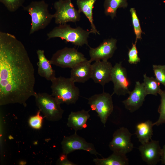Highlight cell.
<instances>
[{
    "label": "cell",
    "instance_id": "12",
    "mask_svg": "<svg viewBox=\"0 0 165 165\" xmlns=\"http://www.w3.org/2000/svg\"><path fill=\"white\" fill-rule=\"evenodd\" d=\"M117 40L113 38L105 39L95 48L90 47V61H108L111 58L117 49Z\"/></svg>",
    "mask_w": 165,
    "mask_h": 165
},
{
    "label": "cell",
    "instance_id": "28",
    "mask_svg": "<svg viewBox=\"0 0 165 165\" xmlns=\"http://www.w3.org/2000/svg\"><path fill=\"white\" fill-rule=\"evenodd\" d=\"M152 67L155 78L165 86V65H153Z\"/></svg>",
    "mask_w": 165,
    "mask_h": 165
},
{
    "label": "cell",
    "instance_id": "11",
    "mask_svg": "<svg viewBox=\"0 0 165 165\" xmlns=\"http://www.w3.org/2000/svg\"><path fill=\"white\" fill-rule=\"evenodd\" d=\"M111 81L114 86L112 96L114 94L118 96L129 94L130 82L128 78L127 70L122 66L121 62L116 63L113 67Z\"/></svg>",
    "mask_w": 165,
    "mask_h": 165
},
{
    "label": "cell",
    "instance_id": "31",
    "mask_svg": "<svg viewBox=\"0 0 165 165\" xmlns=\"http://www.w3.org/2000/svg\"><path fill=\"white\" fill-rule=\"evenodd\" d=\"M160 161H161L162 164L165 165V145H164L162 148Z\"/></svg>",
    "mask_w": 165,
    "mask_h": 165
},
{
    "label": "cell",
    "instance_id": "1",
    "mask_svg": "<svg viewBox=\"0 0 165 165\" xmlns=\"http://www.w3.org/2000/svg\"><path fill=\"white\" fill-rule=\"evenodd\" d=\"M34 68L22 43L9 33L0 32V105L27 101L36 93Z\"/></svg>",
    "mask_w": 165,
    "mask_h": 165
},
{
    "label": "cell",
    "instance_id": "26",
    "mask_svg": "<svg viewBox=\"0 0 165 165\" xmlns=\"http://www.w3.org/2000/svg\"><path fill=\"white\" fill-rule=\"evenodd\" d=\"M25 0H0V2L10 12L16 11L20 7L23 6Z\"/></svg>",
    "mask_w": 165,
    "mask_h": 165
},
{
    "label": "cell",
    "instance_id": "4",
    "mask_svg": "<svg viewBox=\"0 0 165 165\" xmlns=\"http://www.w3.org/2000/svg\"><path fill=\"white\" fill-rule=\"evenodd\" d=\"M90 31H87L78 26L72 28L66 24H59L47 33L48 39L59 38L75 46H82L84 45H88V39Z\"/></svg>",
    "mask_w": 165,
    "mask_h": 165
},
{
    "label": "cell",
    "instance_id": "30",
    "mask_svg": "<svg viewBox=\"0 0 165 165\" xmlns=\"http://www.w3.org/2000/svg\"><path fill=\"white\" fill-rule=\"evenodd\" d=\"M56 164L59 165H75V163L70 161L68 159L67 155L62 153L57 160Z\"/></svg>",
    "mask_w": 165,
    "mask_h": 165
},
{
    "label": "cell",
    "instance_id": "6",
    "mask_svg": "<svg viewBox=\"0 0 165 165\" xmlns=\"http://www.w3.org/2000/svg\"><path fill=\"white\" fill-rule=\"evenodd\" d=\"M87 60L83 54L75 48L65 47L56 52L50 61L52 64L62 68H72Z\"/></svg>",
    "mask_w": 165,
    "mask_h": 165
},
{
    "label": "cell",
    "instance_id": "21",
    "mask_svg": "<svg viewBox=\"0 0 165 165\" xmlns=\"http://www.w3.org/2000/svg\"><path fill=\"white\" fill-rule=\"evenodd\" d=\"M93 162L96 165H127L129 160L126 155L116 152L113 153L106 158L94 159Z\"/></svg>",
    "mask_w": 165,
    "mask_h": 165
},
{
    "label": "cell",
    "instance_id": "29",
    "mask_svg": "<svg viewBox=\"0 0 165 165\" xmlns=\"http://www.w3.org/2000/svg\"><path fill=\"white\" fill-rule=\"evenodd\" d=\"M136 43H132V47L129 50L128 53L129 63L131 64H136L140 62L141 60L138 55V51L136 46Z\"/></svg>",
    "mask_w": 165,
    "mask_h": 165
},
{
    "label": "cell",
    "instance_id": "16",
    "mask_svg": "<svg viewBox=\"0 0 165 165\" xmlns=\"http://www.w3.org/2000/svg\"><path fill=\"white\" fill-rule=\"evenodd\" d=\"M91 62L87 60L71 68L70 78L75 82L84 83L91 77Z\"/></svg>",
    "mask_w": 165,
    "mask_h": 165
},
{
    "label": "cell",
    "instance_id": "2",
    "mask_svg": "<svg viewBox=\"0 0 165 165\" xmlns=\"http://www.w3.org/2000/svg\"><path fill=\"white\" fill-rule=\"evenodd\" d=\"M51 81V95L61 104L76 103L79 97V90L70 78L55 77Z\"/></svg>",
    "mask_w": 165,
    "mask_h": 165
},
{
    "label": "cell",
    "instance_id": "27",
    "mask_svg": "<svg viewBox=\"0 0 165 165\" xmlns=\"http://www.w3.org/2000/svg\"><path fill=\"white\" fill-rule=\"evenodd\" d=\"M38 110L36 114L31 116L29 119L28 124L30 127L35 130H39L42 127L43 117L40 115Z\"/></svg>",
    "mask_w": 165,
    "mask_h": 165
},
{
    "label": "cell",
    "instance_id": "8",
    "mask_svg": "<svg viewBox=\"0 0 165 165\" xmlns=\"http://www.w3.org/2000/svg\"><path fill=\"white\" fill-rule=\"evenodd\" d=\"M54 7L56 10L53 15L56 24L75 23L80 20L81 12L74 8L71 0H59L54 2Z\"/></svg>",
    "mask_w": 165,
    "mask_h": 165
},
{
    "label": "cell",
    "instance_id": "14",
    "mask_svg": "<svg viewBox=\"0 0 165 165\" xmlns=\"http://www.w3.org/2000/svg\"><path fill=\"white\" fill-rule=\"evenodd\" d=\"M143 161L149 165L156 164L161 160L162 149L158 141L151 140L138 148Z\"/></svg>",
    "mask_w": 165,
    "mask_h": 165
},
{
    "label": "cell",
    "instance_id": "17",
    "mask_svg": "<svg viewBox=\"0 0 165 165\" xmlns=\"http://www.w3.org/2000/svg\"><path fill=\"white\" fill-rule=\"evenodd\" d=\"M36 53L38 59L37 63L38 74L47 80L51 81L55 77V73L51 66L50 61L46 57L43 50L38 49Z\"/></svg>",
    "mask_w": 165,
    "mask_h": 165
},
{
    "label": "cell",
    "instance_id": "5",
    "mask_svg": "<svg viewBox=\"0 0 165 165\" xmlns=\"http://www.w3.org/2000/svg\"><path fill=\"white\" fill-rule=\"evenodd\" d=\"M34 97L39 110L47 120L57 121L62 119L64 111L61 107V104L51 94L36 93Z\"/></svg>",
    "mask_w": 165,
    "mask_h": 165
},
{
    "label": "cell",
    "instance_id": "13",
    "mask_svg": "<svg viewBox=\"0 0 165 165\" xmlns=\"http://www.w3.org/2000/svg\"><path fill=\"white\" fill-rule=\"evenodd\" d=\"M113 67L108 61H95L91 64V77L94 82L103 87L105 84L111 81Z\"/></svg>",
    "mask_w": 165,
    "mask_h": 165
},
{
    "label": "cell",
    "instance_id": "3",
    "mask_svg": "<svg viewBox=\"0 0 165 165\" xmlns=\"http://www.w3.org/2000/svg\"><path fill=\"white\" fill-rule=\"evenodd\" d=\"M48 4L44 0L32 1L28 5L23 6L31 18L29 34L45 28L54 18L53 14L50 13Z\"/></svg>",
    "mask_w": 165,
    "mask_h": 165
},
{
    "label": "cell",
    "instance_id": "25",
    "mask_svg": "<svg viewBox=\"0 0 165 165\" xmlns=\"http://www.w3.org/2000/svg\"><path fill=\"white\" fill-rule=\"evenodd\" d=\"M132 20V24L134 27V33L136 36L135 43H137L138 39L141 38V34L143 32L141 30L139 19L137 16L136 11L134 8H131L130 9Z\"/></svg>",
    "mask_w": 165,
    "mask_h": 165
},
{
    "label": "cell",
    "instance_id": "22",
    "mask_svg": "<svg viewBox=\"0 0 165 165\" xmlns=\"http://www.w3.org/2000/svg\"><path fill=\"white\" fill-rule=\"evenodd\" d=\"M127 5V0H105L104 4L105 14L113 19L116 16L118 9L125 8Z\"/></svg>",
    "mask_w": 165,
    "mask_h": 165
},
{
    "label": "cell",
    "instance_id": "19",
    "mask_svg": "<svg viewBox=\"0 0 165 165\" xmlns=\"http://www.w3.org/2000/svg\"><path fill=\"white\" fill-rule=\"evenodd\" d=\"M96 0H77L78 10L88 19L91 25L92 33L100 35L94 23L93 10Z\"/></svg>",
    "mask_w": 165,
    "mask_h": 165
},
{
    "label": "cell",
    "instance_id": "18",
    "mask_svg": "<svg viewBox=\"0 0 165 165\" xmlns=\"http://www.w3.org/2000/svg\"><path fill=\"white\" fill-rule=\"evenodd\" d=\"M89 111L82 109L71 112L68 118L67 126L76 132L86 128L87 120L90 117Z\"/></svg>",
    "mask_w": 165,
    "mask_h": 165
},
{
    "label": "cell",
    "instance_id": "10",
    "mask_svg": "<svg viewBox=\"0 0 165 165\" xmlns=\"http://www.w3.org/2000/svg\"><path fill=\"white\" fill-rule=\"evenodd\" d=\"M132 135L127 128L120 127L113 134V138L109 144V148L113 152L126 155L134 147L131 141Z\"/></svg>",
    "mask_w": 165,
    "mask_h": 165
},
{
    "label": "cell",
    "instance_id": "20",
    "mask_svg": "<svg viewBox=\"0 0 165 165\" xmlns=\"http://www.w3.org/2000/svg\"><path fill=\"white\" fill-rule=\"evenodd\" d=\"M153 123L150 120L141 122L136 126V134L139 141L141 144H145L152 140L153 135Z\"/></svg>",
    "mask_w": 165,
    "mask_h": 165
},
{
    "label": "cell",
    "instance_id": "15",
    "mask_svg": "<svg viewBox=\"0 0 165 165\" xmlns=\"http://www.w3.org/2000/svg\"><path fill=\"white\" fill-rule=\"evenodd\" d=\"M129 96L122 101L125 108L133 112L139 109L142 105L147 95L143 83L136 81L134 89L130 91Z\"/></svg>",
    "mask_w": 165,
    "mask_h": 165
},
{
    "label": "cell",
    "instance_id": "7",
    "mask_svg": "<svg viewBox=\"0 0 165 165\" xmlns=\"http://www.w3.org/2000/svg\"><path fill=\"white\" fill-rule=\"evenodd\" d=\"M88 104L91 109L97 113L101 122L105 126L113 109L112 95L105 92L94 94L88 99Z\"/></svg>",
    "mask_w": 165,
    "mask_h": 165
},
{
    "label": "cell",
    "instance_id": "9",
    "mask_svg": "<svg viewBox=\"0 0 165 165\" xmlns=\"http://www.w3.org/2000/svg\"><path fill=\"white\" fill-rule=\"evenodd\" d=\"M62 153L66 155L77 150H83L96 156H102L95 148L94 145L87 142L83 138L79 136L75 131L69 136H65L61 142Z\"/></svg>",
    "mask_w": 165,
    "mask_h": 165
},
{
    "label": "cell",
    "instance_id": "23",
    "mask_svg": "<svg viewBox=\"0 0 165 165\" xmlns=\"http://www.w3.org/2000/svg\"><path fill=\"white\" fill-rule=\"evenodd\" d=\"M143 82L146 94L157 96L160 88V83L153 77H149L145 74L143 75Z\"/></svg>",
    "mask_w": 165,
    "mask_h": 165
},
{
    "label": "cell",
    "instance_id": "24",
    "mask_svg": "<svg viewBox=\"0 0 165 165\" xmlns=\"http://www.w3.org/2000/svg\"><path fill=\"white\" fill-rule=\"evenodd\" d=\"M158 94L161 97V103L158 109L160 116L158 120L153 123L154 126H157L165 123V90L160 89Z\"/></svg>",
    "mask_w": 165,
    "mask_h": 165
}]
</instances>
